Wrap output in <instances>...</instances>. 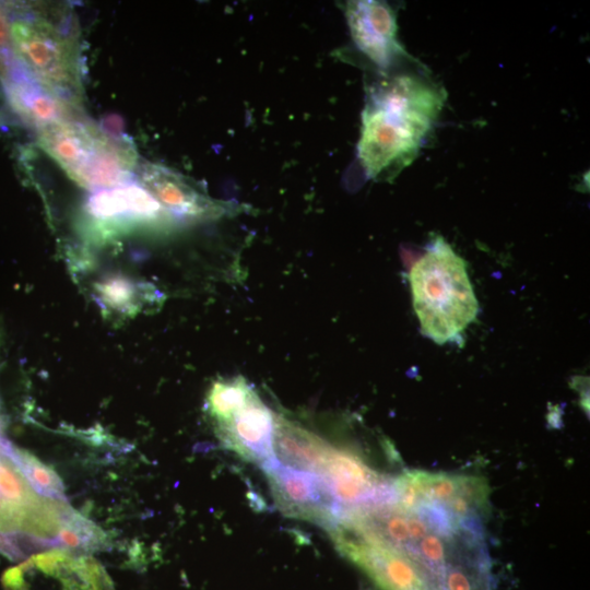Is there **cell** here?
Masks as SVG:
<instances>
[{"mask_svg": "<svg viewBox=\"0 0 590 590\" xmlns=\"http://www.w3.org/2000/svg\"><path fill=\"white\" fill-rule=\"evenodd\" d=\"M38 145L76 185L88 190L123 185L137 163L127 142L74 117L38 129Z\"/></svg>", "mask_w": 590, "mask_h": 590, "instance_id": "277c9868", "label": "cell"}, {"mask_svg": "<svg viewBox=\"0 0 590 590\" xmlns=\"http://www.w3.org/2000/svg\"><path fill=\"white\" fill-rule=\"evenodd\" d=\"M3 446L36 493L50 499L67 502L64 485L54 469L28 451L15 447L5 438Z\"/></svg>", "mask_w": 590, "mask_h": 590, "instance_id": "d6986e66", "label": "cell"}, {"mask_svg": "<svg viewBox=\"0 0 590 590\" xmlns=\"http://www.w3.org/2000/svg\"><path fill=\"white\" fill-rule=\"evenodd\" d=\"M315 474L340 511L396 503L393 480L373 469L352 448L331 444Z\"/></svg>", "mask_w": 590, "mask_h": 590, "instance_id": "52a82bcc", "label": "cell"}, {"mask_svg": "<svg viewBox=\"0 0 590 590\" xmlns=\"http://www.w3.org/2000/svg\"><path fill=\"white\" fill-rule=\"evenodd\" d=\"M141 285L127 276H108L96 285V293L103 305L113 311H135L139 302Z\"/></svg>", "mask_w": 590, "mask_h": 590, "instance_id": "44dd1931", "label": "cell"}, {"mask_svg": "<svg viewBox=\"0 0 590 590\" xmlns=\"http://www.w3.org/2000/svg\"><path fill=\"white\" fill-rule=\"evenodd\" d=\"M0 437V496L10 507L20 535L42 546H50L66 512L68 502L55 500L36 493L7 453Z\"/></svg>", "mask_w": 590, "mask_h": 590, "instance_id": "30bf717a", "label": "cell"}, {"mask_svg": "<svg viewBox=\"0 0 590 590\" xmlns=\"http://www.w3.org/2000/svg\"><path fill=\"white\" fill-rule=\"evenodd\" d=\"M393 488L396 503L405 509L439 506L461 520L480 517L488 506V485L474 475L406 471L393 480Z\"/></svg>", "mask_w": 590, "mask_h": 590, "instance_id": "8992f818", "label": "cell"}, {"mask_svg": "<svg viewBox=\"0 0 590 590\" xmlns=\"http://www.w3.org/2000/svg\"><path fill=\"white\" fill-rule=\"evenodd\" d=\"M436 590H491L489 564L482 542L449 562L435 582Z\"/></svg>", "mask_w": 590, "mask_h": 590, "instance_id": "e0dca14e", "label": "cell"}, {"mask_svg": "<svg viewBox=\"0 0 590 590\" xmlns=\"http://www.w3.org/2000/svg\"><path fill=\"white\" fill-rule=\"evenodd\" d=\"M221 442L260 468L276 460L273 448L275 412L257 393L225 422L215 424Z\"/></svg>", "mask_w": 590, "mask_h": 590, "instance_id": "5bb4252c", "label": "cell"}, {"mask_svg": "<svg viewBox=\"0 0 590 590\" xmlns=\"http://www.w3.org/2000/svg\"><path fill=\"white\" fill-rule=\"evenodd\" d=\"M326 529L339 552L381 590H436L416 563L376 542L345 517H337Z\"/></svg>", "mask_w": 590, "mask_h": 590, "instance_id": "5b68a950", "label": "cell"}, {"mask_svg": "<svg viewBox=\"0 0 590 590\" xmlns=\"http://www.w3.org/2000/svg\"><path fill=\"white\" fill-rule=\"evenodd\" d=\"M344 13L356 49L382 74L399 70L409 59L397 37L394 12L387 2L347 1Z\"/></svg>", "mask_w": 590, "mask_h": 590, "instance_id": "8fae6325", "label": "cell"}, {"mask_svg": "<svg viewBox=\"0 0 590 590\" xmlns=\"http://www.w3.org/2000/svg\"><path fill=\"white\" fill-rule=\"evenodd\" d=\"M444 91L426 74L385 73L368 88L357 160L367 177L393 179L410 165L441 111Z\"/></svg>", "mask_w": 590, "mask_h": 590, "instance_id": "6da1fadb", "label": "cell"}, {"mask_svg": "<svg viewBox=\"0 0 590 590\" xmlns=\"http://www.w3.org/2000/svg\"><path fill=\"white\" fill-rule=\"evenodd\" d=\"M50 546L93 553L108 548L109 538L96 523L70 507Z\"/></svg>", "mask_w": 590, "mask_h": 590, "instance_id": "ac0fdd59", "label": "cell"}, {"mask_svg": "<svg viewBox=\"0 0 590 590\" xmlns=\"http://www.w3.org/2000/svg\"><path fill=\"white\" fill-rule=\"evenodd\" d=\"M2 429H3V421H2V415L0 413V437L3 436L2 435Z\"/></svg>", "mask_w": 590, "mask_h": 590, "instance_id": "cb8c5ba5", "label": "cell"}, {"mask_svg": "<svg viewBox=\"0 0 590 590\" xmlns=\"http://www.w3.org/2000/svg\"><path fill=\"white\" fill-rule=\"evenodd\" d=\"M5 91L12 108L38 129L58 120L78 117L80 110L47 93L32 78L13 82L5 86Z\"/></svg>", "mask_w": 590, "mask_h": 590, "instance_id": "2e32d148", "label": "cell"}, {"mask_svg": "<svg viewBox=\"0 0 590 590\" xmlns=\"http://www.w3.org/2000/svg\"><path fill=\"white\" fill-rule=\"evenodd\" d=\"M278 508L292 518L331 524L340 510L329 497L319 476L281 463L278 459L261 468Z\"/></svg>", "mask_w": 590, "mask_h": 590, "instance_id": "7c38bea8", "label": "cell"}, {"mask_svg": "<svg viewBox=\"0 0 590 590\" xmlns=\"http://www.w3.org/2000/svg\"><path fill=\"white\" fill-rule=\"evenodd\" d=\"M0 553L10 559L23 558L24 553L17 545L15 538L9 536L0 532Z\"/></svg>", "mask_w": 590, "mask_h": 590, "instance_id": "603a6c76", "label": "cell"}, {"mask_svg": "<svg viewBox=\"0 0 590 590\" xmlns=\"http://www.w3.org/2000/svg\"><path fill=\"white\" fill-rule=\"evenodd\" d=\"M257 391L244 377L236 376L214 381L206 394V410L215 424L231 418L244 408Z\"/></svg>", "mask_w": 590, "mask_h": 590, "instance_id": "ffe728a7", "label": "cell"}, {"mask_svg": "<svg viewBox=\"0 0 590 590\" xmlns=\"http://www.w3.org/2000/svg\"><path fill=\"white\" fill-rule=\"evenodd\" d=\"M21 70L11 45L9 5L0 3V81L9 85Z\"/></svg>", "mask_w": 590, "mask_h": 590, "instance_id": "7402d4cb", "label": "cell"}, {"mask_svg": "<svg viewBox=\"0 0 590 590\" xmlns=\"http://www.w3.org/2000/svg\"><path fill=\"white\" fill-rule=\"evenodd\" d=\"M142 187L176 220L210 221L235 213L239 205L210 198L181 174L160 164L143 163Z\"/></svg>", "mask_w": 590, "mask_h": 590, "instance_id": "4fadbf2b", "label": "cell"}, {"mask_svg": "<svg viewBox=\"0 0 590 590\" xmlns=\"http://www.w3.org/2000/svg\"><path fill=\"white\" fill-rule=\"evenodd\" d=\"M3 577L9 590H114L110 579L88 556L38 554Z\"/></svg>", "mask_w": 590, "mask_h": 590, "instance_id": "9c48e42d", "label": "cell"}, {"mask_svg": "<svg viewBox=\"0 0 590 590\" xmlns=\"http://www.w3.org/2000/svg\"><path fill=\"white\" fill-rule=\"evenodd\" d=\"M88 228L97 238H108L137 228L163 231L176 219L143 187L120 185L93 194L85 204Z\"/></svg>", "mask_w": 590, "mask_h": 590, "instance_id": "ba28073f", "label": "cell"}, {"mask_svg": "<svg viewBox=\"0 0 590 590\" xmlns=\"http://www.w3.org/2000/svg\"><path fill=\"white\" fill-rule=\"evenodd\" d=\"M9 14L12 50L23 69L47 93L81 109L83 86L72 12L63 4L39 3L11 8Z\"/></svg>", "mask_w": 590, "mask_h": 590, "instance_id": "7a4b0ae2", "label": "cell"}, {"mask_svg": "<svg viewBox=\"0 0 590 590\" xmlns=\"http://www.w3.org/2000/svg\"><path fill=\"white\" fill-rule=\"evenodd\" d=\"M409 280L421 330L434 342L455 341L476 318L479 304L465 263L442 237L412 266Z\"/></svg>", "mask_w": 590, "mask_h": 590, "instance_id": "3957f363", "label": "cell"}, {"mask_svg": "<svg viewBox=\"0 0 590 590\" xmlns=\"http://www.w3.org/2000/svg\"><path fill=\"white\" fill-rule=\"evenodd\" d=\"M331 444L302 421L275 413L273 448L281 463L315 473Z\"/></svg>", "mask_w": 590, "mask_h": 590, "instance_id": "9a60e30c", "label": "cell"}]
</instances>
